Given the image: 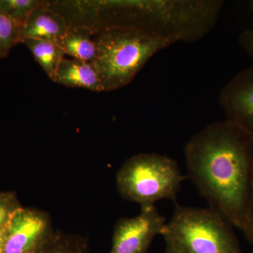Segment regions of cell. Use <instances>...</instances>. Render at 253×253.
I'll return each instance as SVG.
<instances>
[{
  "instance_id": "cell-13",
  "label": "cell",
  "mask_w": 253,
  "mask_h": 253,
  "mask_svg": "<svg viewBox=\"0 0 253 253\" xmlns=\"http://www.w3.org/2000/svg\"><path fill=\"white\" fill-rule=\"evenodd\" d=\"M36 253H87V245L83 239L54 233Z\"/></svg>"
},
{
  "instance_id": "cell-8",
  "label": "cell",
  "mask_w": 253,
  "mask_h": 253,
  "mask_svg": "<svg viewBox=\"0 0 253 253\" xmlns=\"http://www.w3.org/2000/svg\"><path fill=\"white\" fill-rule=\"evenodd\" d=\"M225 120L253 138V66L240 71L221 89Z\"/></svg>"
},
{
  "instance_id": "cell-6",
  "label": "cell",
  "mask_w": 253,
  "mask_h": 253,
  "mask_svg": "<svg viewBox=\"0 0 253 253\" xmlns=\"http://www.w3.org/2000/svg\"><path fill=\"white\" fill-rule=\"evenodd\" d=\"M166 223L154 206L141 208L135 217L118 221L110 253H146L154 238L163 235Z\"/></svg>"
},
{
  "instance_id": "cell-3",
  "label": "cell",
  "mask_w": 253,
  "mask_h": 253,
  "mask_svg": "<svg viewBox=\"0 0 253 253\" xmlns=\"http://www.w3.org/2000/svg\"><path fill=\"white\" fill-rule=\"evenodd\" d=\"M97 54L93 65L101 78L104 91L129 84L156 53L172 42L135 28L105 26L97 32Z\"/></svg>"
},
{
  "instance_id": "cell-11",
  "label": "cell",
  "mask_w": 253,
  "mask_h": 253,
  "mask_svg": "<svg viewBox=\"0 0 253 253\" xmlns=\"http://www.w3.org/2000/svg\"><path fill=\"white\" fill-rule=\"evenodd\" d=\"M92 36V29L89 26H70L56 43L65 54L72 56L73 59L93 62L96 59L97 48Z\"/></svg>"
},
{
  "instance_id": "cell-1",
  "label": "cell",
  "mask_w": 253,
  "mask_h": 253,
  "mask_svg": "<svg viewBox=\"0 0 253 253\" xmlns=\"http://www.w3.org/2000/svg\"><path fill=\"white\" fill-rule=\"evenodd\" d=\"M184 156L190 178L211 208L244 229L253 211V138L224 119L198 131Z\"/></svg>"
},
{
  "instance_id": "cell-5",
  "label": "cell",
  "mask_w": 253,
  "mask_h": 253,
  "mask_svg": "<svg viewBox=\"0 0 253 253\" xmlns=\"http://www.w3.org/2000/svg\"><path fill=\"white\" fill-rule=\"evenodd\" d=\"M184 179L173 158L149 153L129 158L118 171L116 184L124 199L142 208L161 200L175 201Z\"/></svg>"
},
{
  "instance_id": "cell-14",
  "label": "cell",
  "mask_w": 253,
  "mask_h": 253,
  "mask_svg": "<svg viewBox=\"0 0 253 253\" xmlns=\"http://www.w3.org/2000/svg\"><path fill=\"white\" fill-rule=\"evenodd\" d=\"M45 3L41 0H0V11L21 26L35 9Z\"/></svg>"
},
{
  "instance_id": "cell-10",
  "label": "cell",
  "mask_w": 253,
  "mask_h": 253,
  "mask_svg": "<svg viewBox=\"0 0 253 253\" xmlns=\"http://www.w3.org/2000/svg\"><path fill=\"white\" fill-rule=\"evenodd\" d=\"M53 82L68 87L104 91L101 78L93 63L79 59L64 58Z\"/></svg>"
},
{
  "instance_id": "cell-21",
  "label": "cell",
  "mask_w": 253,
  "mask_h": 253,
  "mask_svg": "<svg viewBox=\"0 0 253 253\" xmlns=\"http://www.w3.org/2000/svg\"></svg>"
},
{
  "instance_id": "cell-12",
  "label": "cell",
  "mask_w": 253,
  "mask_h": 253,
  "mask_svg": "<svg viewBox=\"0 0 253 253\" xmlns=\"http://www.w3.org/2000/svg\"><path fill=\"white\" fill-rule=\"evenodd\" d=\"M21 43L27 46L48 77L54 81L60 63L66 55L59 44L40 39H26Z\"/></svg>"
},
{
  "instance_id": "cell-20",
  "label": "cell",
  "mask_w": 253,
  "mask_h": 253,
  "mask_svg": "<svg viewBox=\"0 0 253 253\" xmlns=\"http://www.w3.org/2000/svg\"><path fill=\"white\" fill-rule=\"evenodd\" d=\"M166 253H180L178 252L175 249V248L172 246V244H169V242H166Z\"/></svg>"
},
{
  "instance_id": "cell-9",
  "label": "cell",
  "mask_w": 253,
  "mask_h": 253,
  "mask_svg": "<svg viewBox=\"0 0 253 253\" xmlns=\"http://www.w3.org/2000/svg\"><path fill=\"white\" fill-rule=\"evenodd\" d=\"M69 27L63 15L51 9L46 2L35 9L20 26L21 41L40 39L56 43Z\"/></svg>"
},
{
  "instance_id": "cell-19",
  "label": "cell",
  "mask_w": 253,
  "mask_h": 253,
  "mask_svg": "<svg viewBox=\"0 0 253 253\" xmlns=\"http://www.w3.org/2000/svg\"><path fill=\"white\" fill-rule=\"evenodd\" d=\"M5 230H6V226L3 229H0V253H4Z\"/></svg>"
},
{
  "instance_id": "cell-18",
  "label": "cell",
  "mask_w": 253,
  "mask_h": 253,
  "mask_svg": "<svg viewBox=\"0 0 253 253\" xmlns=\"http://www.w3.org/2000/svg\"><path fill=\"white\" fill-rule=\"evenodd\" d=\"M242 231L248 241L253 244V211Z\"/></svg>"
},
{
  "instance_id": "cell-15",
  "label": "cell",
  "mask_w": 253,
  "mask_h": 253,
  "mask_svg": "<svg viewBox=\"0 0 253 253\" xmlns=\"http://www.w3.org/2000/svg\"><path fill=\"white\" fill-rule=\"evenodd\" d=\"M20 42V26L0 11V59L7 57Z\"/></svg>"
},
{
  "instance_id": "cell-4",
  "label": "cell",
  "mask_w": 253,
  "mask_h": 253,
  "mask_svg": "<svg viewBox=\"0 0 253 253\" xmlns=\"http://www.w3.org/2000/svg\"><path fill=\"white\" fill-rule=\"evenodd\" d=\"M231 226L212 208L176 205L163 236L180 253H242Z\"/></svg>"
},
{
  "instance_id": "cell-7",
  "label": "cell",
  "mask_w": 253,
  "mask_h": 253,
  "mask_svg": "<svg viewBox=\"0 0 253 253\" xmlns=\"http://www.w3.org/2000/svg\"><path fill=\"white\" fill-rule=\"evenodd\" d=\"M53 234L45 213L18 208L6 225L4 253H36Z\"/></svg>"
},
{
  "instance_id": "cell-16",
  "label": "cell",
  "mask_w": 253,
  "mask_h": 253,
  "mask_svg": "<svg viewBox=\"0 0 253 253\" xmlns=\"http://www.w3.org/2000/svg\"><path fill=\"white\" fill-rule=\"evenodd\" d=\"M20 207L11 195L0 194V229L6 226L11 214Z\"/></svg>"
},
{
  "instance_id": "cell-17",
  "label": "cell",
  "mask_w": 253,
  "mask_h": 253,
  "mask_svg": "<svg viewBox=\"0 0 253 253\" xmlns=\"http://www.w3.org/2000/svg\"><path fill=\"white\" fill-rule=\"evenodd\" d=\"M251 9L253 16V0L251 1ZM239 41L241 47L251 56L253 61V23L249 29L246 30L240 35Z\"/></svg>"
},
{
  "instance_id": "cell-2",
  "label": "cell",
  "mask_w": 253,
  "mask_h": 253,
  "mask_svg": "<svg viewBox=\"0 0 253 253\" xmlns=\"http://www.w3.org/2000/svg\"><path fill=\"white\" fill-rule=\"evenodd\" d=\"M222 0H144L107 3L106 26L135 28L172 42L193 43L214 28Z\"/></svg>"
}]
</instances>
